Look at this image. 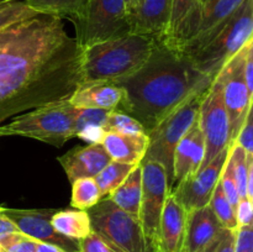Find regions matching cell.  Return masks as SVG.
Segmentation results:
<instances>
[{"label": "cell", "instance_id": "cell-1", "mask_svg": "<svg viewBox=\"0 0 253 252\" xmlns=\"http://www.w3.org/2000/svg\"><path fill=\"white\" fill-rule=\"evenodd\" d=\"M83 84V48L56 15L37 14L0 29V124L68 100Z\"/></svg>", "mask_w": 253, "mask_h": 252}, {"label": "cell", "instance_id": "cell-2", "mask_svg": "<svg viewBox=\"0 0 253 252\" xmlns=\"http://www.w3.org/2000/svg\"><path fill=\"white\" fill-rule=\"evenodd\" d=\"M211 82L184 53L157 40L150 58L137 72L113 82L124 93L116 110L136 119L148 133L193 93L209 88Z\"/></svg>", "mask_w": 253, "mask_h": 252}, {"label": "cell", "instance_id": "cell-3", "mask_svg": "<svg viewBox=\"0 0 253 252\" xmlns=\"http://www.w3.org/2000/svg\"><path fill=\"white\" fill-rule=\"evenodd\" d=\"M157 40L130 32L83 49V83L116 82L137 72L150 58Z\"/></svg>", "mask_w": 253, "mask_h": 252}, {"label": "cell", "instance_id": "cell-4", "mask_svg": "<svg viewBox=\"0 0 253 252\" xmlns=\"http://www.w3.org/2000/svg\"><path fill=\"white\" fill-rule=\"evenodd\" d=\"M252 35L253 0H245L227 21L178 51L184 53L198 71L214 79L224 64L253 39Z\"/></svg>", "mask_w": 253, "mask_h": 252}, {"label": "cell", "instance_id": "cell-5", "mask_svg": "<svg viewBox=\"0 0 253 252\" xmlns=\"http://www.w3.org/2000/svg\"><path fill=\"white\" fill-rule=\"evenodd\" d=\"M79 111L68 100L40 106L0 126V136H22L62 147L68 140L78 137Z\"/></svg>", "mask_w": 253, "mask_h": 252}, {"label": "cell", "instance_id": "cell-6", "mask_svg": "<svg viewBox=\"0 0 253 252\" xmlns=\"http://www.w3.org/2000/svg\"><path fill=\"white\" fill-rule=\"evenodd\" d=\"M208 89L209 88L200 89L193 93L147 133L148 147L142 161H155L165 168L170 189L173 180V153L175 146L197 120L203 96Z\"/></svg>", "mask_w": 253, "mask_h": 252}, {"label": "cell", "instance_id": "cell-7", "mask_svg": "<svg viewBox=\"0 0 253 252\" xmlns=\"http://www.w3.org/2000/svg\"><path fill=\"white\" fill-rule=\"evenodd\" d=\"M86 212L91 231L103 237L116 252H155L137 215L121 210L109 198H103Z\"/></svg>", "mask_w": 253, "mask_h": 252}, {"label": "cell", "instance_id": "cell-8", "mask_svg": "<svg viewBox=\"0 0 253 252\" xmlns=\"http://www.w3.org/2000/svg\"><path fill=\"white\" fill-rule=\"evenodd\" d=\"M82 48L131 32L130 15L124 0H84L72 20Z\"/></svg>", "mask_w": 253, "mask_h": 252}, {"label": "cell", "instance_id": "cell-9", "mask_svg": "<svg viewBox=\"0 0 253 252\" xmlns=\"http://www.w3.org/2000/svg\"><path fill=\"white\" fill-rule=\"evenodd\" d=\"M198 123L204 136L205 153L200 168L209 165L219 153L227 150L229 140V119L222 98V83L219 76L212 79L209 89L203 96L198 114Z\"/></svg>", "mask_w": 253, "mask_h": 252}, {"label": "cell", "instance_id": "cell-10", "mask_svg": "<svg viewBox=\"0 0 253 252\" xmlns=\"http://www.w3.org/2000/svg\"><path fill=\"white\" fill-rule=\"evenodd\" d=\"M141 177L142 192L138 219L146 239L156 252L161 215L170 193V185L165 168L155 161L141 162Z\"/></svg>", "mask_w": 253, "mask_h": 252}, {"label": "cell", "instance_id": "cell-11", "mask_svg": "<svg viewBox=\"0 0 253 252\" xmlns=\"http://www.w3.org/2000/svg\"><path fill=\"white\" fill-rule=\"evenodd\" d=\"M247 43L236 54H234L224 64L221 71L216 74L221 79L222 98H224L227 119H229V146L234 143L237 132L244 123L247 110L252 105L253 96L249 93L244 73Z\"/></svg>", "mask_w": 253, "mask_h": 252}, {"label": "cell", "instance_id": "cell-12", "mask_svg": "<svg viewBox=\"0 0 253 252\" xmlns=\"http://www.w3.org/2000/svg\"><path fill=\"white\" fill-rule=\"evenodd\" d=\"M58 209H11L0 207V211L6 215L17 226L20 232L49 244L67 252H79V242L58 234L52 226L51 219Z\"/></svg>", "mask_w": 253, "mask_h": 252}, {"label": "cell", "instance_id": "cell-13", "mask_svg": "<svg viewBox=\"0 0 253 252\" xmlns=\"http://www.w3.org/2000/svg\"><path fill=\"white\" fill-rule=\"evenodd\" d=\"M227 151L229 148L219 153L202 170L185 178L172 188L170 194L182 205L185 211L207 207L209 204L210 198L219 182L222 168L226 162Z\"/></svg>", "mask_w": 253, "mask_h": 252}, {"label": "cell", "instance_id": "cell-14", "mask_svg": "<svg viewBox=\"0 0 253 252\" xmlns=\"http://www.w3.org/2000/svg\"><path fill=\"white\" fill-rule=\"evenodd\" d=\"M204 136L197 120L180 138L173 153L172 188L185 178L194 175L200 168L204 158ZM172 190V189H170Z\"/></svg>", "mask_w": 253, "mask_h": 252}, {"label": "cell", "instance_id": "cell-15", "mask_svg": "<svg viewBox=\"0 0 253 252\" xmlns=\"http://www.w3.org/2000/svg\"><path fill=\"white\" fill-rule=\"evenodd\" d=\"M57 161L73 183L79 178H95L111 160L100 143H88L72 148Z\"/></svg>", "mask_w": 253, "mask_h": 252}, {"label": "cell", "instance_id": "cell-16", "mask_svg": "<svg viewBox=\"0 0 253 252\" xmlns=\"http://www.w3.org/2000/svg\"><path fill=\"white\" fill-rule=\"evenodd\" d=\"M222 230L224 227L209 205L187 211L180 252H203Z\"/></svg>", "mask_w": 253, "mask_h": 252}, {"label": "cell", "instance_id": "cell-17", "mask_svg": "<svg viewBox=\"0 0 253 252\" xmlns=\"http://www.w3.org/2000/svg\"><path fill=\"white\" fill-rule=\"evenodd\" d=\"M172 0H140L130 14L131 32L162 40L167 35Z\"/></svg>", "mask_w": 253, "mask_h": 252}, {"label": "cell", "instance_id": "cell-18", "mask_svg": "<svg viewBox=\"0 0 253 252\" xmlns=\"http://www.w3.org/2000/svg\"><path fill=\"white\" fill-rule=\"evenodd\" d=\"M187 211L169 193L158 227L156 252H180L184 239Z\"/></svg>", "mask_w": 253, "mask_h": 252}, {"label": "cell", "instance_id": "cell-19", "mask_svg": "<svg viewBox=\"0 0 253 252\" xmlns=\"http://www.w3.org/2000/svg\"><path fill=\"white\" fill-rule=\"evenodd\" d=\"M123 96V90L116 84L111 82H96L81 84L68 101L78 109L111 111L116 110Z\"/></svg>", "mask_w": 253, "mask_h": 252}, {"label": "cell", "instance_id": "cell-20", "mask_svg": "<svg viewBox=\"0 0 253 252\" xmlns=\"http://www.w3.org/2000/svg\"><path fill=\"white\" fill-rule=\"evenodd\" d=\"M100 145L111 161L137 166L142 162L147 151L148 136L105 132Z\"/></svg>", "mask_w": 253, "mask_h": 252}, {"label": "cell", "instance_id": "cell-21", "mask_svg": "<svg viewBox=\"0 0 253 252\" xmlns=\"http://www.w3.org/2000/svg\"><path fill=\"white\" fill-rule=\"evenodd\" d=\"M245 0H207L202 4L200 22L197 35L192 40L205 36L230 19ZM190 40V41H192Z\"/></svg>", "mask_w": 253, "mask_h": 252}, {"label": "cell", "instance_id": "cell-22", "mask_svg": "<svg viewBox=\"0 0 253 252\" xmlns=\"http://www.w3.org/2000/svg\"><path fill=\"white\" fill-rule=\"evenodd\" d=\"M141 192H142V177H141L140 163L131 170L127 178L108 198L121 210L138 216Z\"/></svg>", "mask_w": 253, "mask_h": 252}, {"label": "cell", "instance_id": "cell-23", "mask_svg": "<svg viewBox=\"0 0 253 252\" xmlns=\"http://www.w3.org/2000/svg\"><path fill=\"white\" fill-rule=\"evenodd\" d=\"M51 222L58 234L77 241L84 239L91 232L90 219L86 210H57L52 216Z\"/></svg>", "mask_w": 253, "mask_h": 252}, {"label": "cell", "instance_id": "cell-24", "mask_svg": "<svg viewBox=\"0 0 253 252\" xmlns=\"http://www.w3.org/2000/svg\"><path fill=\"white\" fill-rule=\"evenodd\" d=\"M135 167V165L110 161L95 177L98 187L100 189L101 199L108 198L127 178V175Z\"/></svg>", "mask_w": 253, "mask_h": 252}, {"label": "cell", "instance_id": "cell-25", "mask_svg": "<svg viewBox=\"0 0 253 252\" xmlns=\"http://www.w3.org/2000/svg\"><path fill=\"white\" fill-rule=\"evenodd\" d=\"M101 200L95 178H79L72 183L71 205L74 209L88 210Z\"/></svg>", "mask_w": 253, "mask_h": 252}, {"label": "cell", "instance_id": "cell-26", "mask_svg": "<svg viewBox=\"0 0 253 252\" xmlns=\"http://www.w3.org/2000/svg\"><path fill=\"white\" fill-rule=\"evenodd\" d=\"M40 14L67 17L72 21L79 14L84 0H22Z\"/></svg>", "mask_w": 253, "mask_h": 252}, {"label": "cell", "instance_id": "cell-27", "mask_svg": "<svg viewBox=\"0 0 253 252\" xmlns=\"http://www.w3.org/2000/svg\"><path fill=\"white\" fill-rule=\"evenodd\" d=\"M208 205L212 210V212L216 215L217 220H219L224 229L235 231L239 227L236 220V210L234 209V207L227 200L220 182H217Z\"/></svg>", "mask_w": 253, "mask_h": 252}, {"label": "cell", "instance_id": "cell-28", "mask_svg": "<svg viewBox=\"0 0 253 252\" xmlns=\"http://www.w3.org/2000/svg\"><path fill=\"white\" fill-rule=\"evenodd\" d=\"M103 131L123 135H147L145 127L136 119L119 110L109 111L103 125Z\"/></svg>", "mask_w": 253, "mask_h": 252}, {"label": "cell", "instance_id": "cell-29", "mask_svg": "<svg viewBox=\"0 0 253 252\" xmlns=\"http://www.w3.org/2000/svg\"><path fill=\"white\" fill-rule=\"evenodd\" d=\"M37 14L40 12L35 11L22 0H0V29Z\"/></svg>", "mask_w": 253, "mask_h": 252}, {"label": "cell", "instance_id": "cell-30", "mask_svg": "<svg viewBox=\"0 0 253 252\" xmlns=\"http://www.w3.org/2000/svg\"><path fill=\"white\" fill-rule=\"evenodd\" d=\"M202 5L200 0H172V9H170L169 24H168V31L163 39L170 36L180 24L194 11L195 9ZM162 39V40H163Z\"/></svg>", "mask_w": 253, "mask_h": 252}, {"label": "cell", "instance_id": "cell-31", "mask_svg": "<svg viewBox=\"0 0 253 252\" xmlns=\"http://www.w3.org/2000/svg\"><path fill=\"white\" fill-rule=\"evenodd\" d=\"M41 242L22 232H12L0 240V249L2 252H36Z\"/></svg>", "mask_w": 253, "mask_h": 252}, {"label": "cell", "instance_id": "cell-32", "mask_svg": "<svg viewBox=\"0 0 253 252\" xmlns=\"http://www.w3.org/2000/svg\"><path fill=\"white\" fill-rule=\"evenodd\" d=\"M252 105L247 110L245 120L237 132L234 143L242 148L247 156H253V114Z\"/></svg>", "mask_w": 253, "mask_h": 252}, {"label": "cell", "instance_id": "cell-33", "mask_svg": "<svg viewBox=\"0 0 253 252\" xmlns=\"http://www.w3.org/2000/svg\"><path fill=\"white\" fill-rule=\"evenodd\" d=\"M229 152V151H227ZM220 184H221L222 190H224L225 195H226L227 200L230 202V204L234 207V209L236 210L237 204H239L240 200V194L239 190H237V185L236 182H235L234 174H232V169H231V163H230L229 156L226 158V162H225L224 168H222L221 175H220L219 179Z\"/></svg>", "mask_w": 253, "mask_h": 252}, {"label": "cell", "instance_id": "cell-34", "mask_svg": "<svg viewBox=\"0 0 253 252\" xmlns=\"http://www.w3.org/2000/svg\"><path fill=\"white\" fill-rule=\"evenodd\" d=\"M109 111L105 110H93V109H81L78 116V135L82 131L90 127H100L103 128L105 119L108 116Z\"/></svg>", "mask_w": 253, "mask_h": 252}, {"label": "cell", "instance_id": "cell-35", "mask_svg": "<svg viewBox=\"0 0 253 252\" xmlns=\"http://www.w3.org/2000/svg\"><path fill=\"white\" fill-rule=\"evenodd\" d=\"M235 231L224 229L203 252H235Z\"/></svg>", "mask_w": 253, "mask_h": 252}, {"label": "cell", "instance_id": "cell-36", "mask_svg": "<svg viewBox=\"0 0 253 252\" xmlns=\"http://www.w3.org/2000/svg\"><path fill=\"white\" fill-rule=\"evenodd\" d=\"M79 252H116L103 237L91 231L84 239L79 240Z\"/></svg>", "mask_w": 253, "mask_h": 252}, {"label": "cell", "instance_id": "cell-37", "mask_svg": "<svg viewBox=\"0 0 253 252\" xmlns=\"http://www.w3.org/2000/svg\"><path fill=\"white\" fill-rule=\"evenodd\" d=\"M235 252H253V226H240L235 230Z\"/></svg>", "mask_w": 253, "mask_h": 252}, {"label": "cell", "instance_id": "cell-38", "mask_svg": "<svg viewBox=\"0 0 253 252\" xmlns=\"http://www.w3.org/2000/svg\"><path fill=\"white\" fill-rule=\"evenodd\" d=\"M252 200L247 198H241L239 200V204L236 207V220L237 226H249L252 225L253 210H252Z\"/></svg>", "mask_w": 253, "mask_h": 252}, {"label": "cell", "instance_id": "cell-39", "mask_svg": "<svg viewBox=\"0 0 253 252\" xmlns=\"http://www.w3.org/2000/svg\"><path fill=\"white\" fill-rule=\"evenodd\" d=\"M244 73L249 93L253 95V40L247 43L246 54H245Z\"/></svg>", "mask_w": 253, "mask_h": 252}, {"label": "cell", "instance_id": "cell-40", "mask_svg": "<svg viewBox=\"0 0 253 252\" xmlns=\"http://www.w3.org/2000/svg\"><path fill=\"white\" fill-rule=\"evenodd\" d=\"M17 231H19V229H17L16 225H15L6 215H4L0 211V240H1L2 237L6 236V235Z\"/></svg>", "mask_w": 253, "mask_h": 252}, {"label": "cell", "instance_id": "cell-41", "mask_svg": "<svg viewBox=\"0 0 253 252\" xmlns=\"http://www.w3.org/2000/svg\"><path fill=\"white\" fill-rule=\"evenodd\" d=\"M247 198L253 199V157L249 160V172H247Z\"/></svg>", "mask_w": 253, "mask_h": 252}, {"label": "cell", "instance_id": "cell-42", "mask_svg": "<svg viewBox=\"0 0 253 252\" xmlns=\"http://www.w3.org/2000/svg\"><path fill=\"white\" fill-rule=\"evenodd\" d=\"M36 252H67L64 250L59 249V247L53 246V245H49V244H40L39 247H37Z\"/></svg>", "mask_w": 253, "mask_h": 252}, {"label": "cell", "instance_id": "cell-43", "mask_svg": "<svg viewBox=\"0 0 253 252\" xmlns=\"http://www.w3.org/2000/svg\"><path fill=\"white\" fill-rule=\"evenodd\" d=\"M124 1H125L126 9H127L128 15H130L131 12H132L133 10L136 9V6H137V5H138L140 0H124Z\"/></svg>", "mask_w": 253, "mask_h": 252}, {"label": "cell", "instance_id": "cell-44", "mask_svg": "<svg viewBox=\"0 0 253 252\" xmlns=\"http://www.w3.org/2000/svg\"><path fill=\"white\" fill-rule=\"evenodd\" d=\"M200 1H202V4H203V2H205V1H207V0H200Z\"/></svg>", "mask_w": 253, "mask_h": 252}, {"label": "cell", "instance_id": "cell-45", "mask_svg": "<svg viewBox=\"0 0 253 252\" xmlns=\"http://www.w3.org/2000/svg\"><path fill=\"white\" fill-rule=\"evenodd\" d=\"M0 252H2V251H1V249H0Z\"/></svg>", "mask_w": 253, "mask_h": 252}]
</instances>
